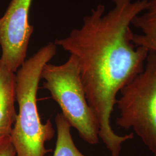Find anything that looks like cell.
<instances>
[{
  "instance_id": "cell-2",
  "label": "cell",
  "mask_w": 156,
  "mask_h": 156,
  "mask_svg": "<svg viewBox=\"0 0 156 156\" xmlns=\"http://www.w3.org/2000/svg\"><path fill=\"white\" fill-rule=\"evenodd\" d=\"M57 45L50 42L26 60L16 73V101L19 106L10 135L17 156H45V144L55 134L50 120L42 123L37 107V92L45 65L55 56Z\"/></svg>"
},
{
  "instance_id": "cell-5",
  "label": "cell",
  "mask_w": 156,
  "mask_h": 156,
  "mask_svg": "<svg viewBox=\"0 0 156 156\" xmlns=\"http://www.w3.org/2000/svg\"><path fill=\"white\" fill-rule=\"evenodd\" d=\"M33 0H11L0 18V63L16 73L26 60L33 27L29 22Z\"/></svg>"
},
{
  "instance_id": "cell-7",
  "label": "cell",
  "mask_w": 156,
  "mask_h": 156,
  "mask_svg": "<svg viewBox=\"0 0 156 156\" xmlns=\"http://www.w3.org/2000/svg\"><path fill=\"white\" fill-rule=\"evenodd\" d=\"M131 25L142 34H133L131 41L138 47L156 53V0H148L145 11L135 16Z\"/></svg>"
},
{
  "instance_id": "cell-8",
  "label": "cell",
  "mask_w": 156,
  "mask_h": 156,
  "mask_svg": "<svg viewBox=\"0 0 156 156\" xmlns=\"http://www.w3.org/2000/svg\"><path fill=\"white\" fill-rule=\"evenodd\" d=\"M55 123L57 135L53 156H86L75 144L71 133V126L62 113L57 115Z\"/></svg>"
},
{
  "instance_id": "cell-1",
  "label": "cell",
  "mask_w": 156,
  "mask_h": 156,
  "mask_svg": "<svg viewBox=\"0 0 156 156\" xmlns=\"http://www.w3.org/2000/svg\"><path fill=\"white\" fill-rule=\"evenodd\" d=\"M106 12L100 4L55 44L76 57L90 107L99 128V138L111 156H120L123 143L134 134L120 135L112 127L111 117L120 90L144 69L149 51L131 41V23L144 11L148 0H111Z\"/></svg>"
},
{
  "instance_id": "cell-3",
  "label": "cell",
  "mask_w": 156,
  "mask_h": 156,
  "mask_svg": "<svg viewBox=\"0 0 156 156\" xmlns=\"http://www.w3.org/2000/svg\"><path fill=\"white\" fill-rule=\"evenodd\" d=\"M42 87L62 109V114L80 137L90 145L99 142V128L86 99L77 58L70 55L61 65L48 63L41 73Z\"/></svg>"
},
{
  "instance_id": "cell-6",
  "label": "cell",
  "mask_w": 156,
  "mask_h": 156,
  "mask_svg": "<svg viewBox=\"0 0 156 156\" xmlns=\"http://www.w3.org/2000/svg\"><path fill=\"white\" fill-rule=\"evenodd\" d=\"M16 73L0 63V138L10 135L16 120Z\"/></svg>"
},
{
  "instance_id": "cell-4",
  "label": "cell",
  "mask_w": 156,
  "mask_h": 156,
  "mask_svg": "<svg viewBox=\"0 0 156 156\" xmlns=\"http://www.w3.org/2000/svg\"><path fill=\"white\" fill-rule=\"evenodd\" d=\"M116 124L133 130L156 156V53L149 51L141 73L120 91Z\"/></svg>"
},
{
  "instance_id": "cell-9",
  "label": "cell",
  "mask_w": 156,
  "mask_h": 156,
  "mask_svg": "<svg viewBox=\"0 0 156 156\" xmlns=\"http://www.w3.org/2000/svg\"><path fill=\"white\" fill-rule=\"evenodd\" d=\"M0 156H17L10 135L0 138Z\"/></svg>"
}]
</instances>
